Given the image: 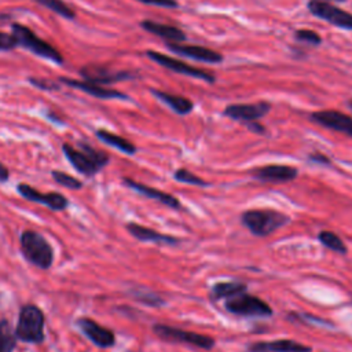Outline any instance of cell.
I'll return each instance as SVG.
<instances>
[{"label":"cell","instance_id":"cell-33","mask_svg":"<svg viewBox=\"0 0 352 352\" xmlns=\"http://www.w3.org/2000/svg\"><path fill=\"white\" fill-rule=\"evenodd\" d=\"M29 82L33 84V85H36V87L40 88V89H56V88H58L56 84H54V82L50 81V80H44V78H30Z\"/></svg>","mask_w":352,"mask_h":352},{"label":"cell","instance_id":"cell-20","mask_svg":"<svg viewBox=\"0 0 352 352\" xmlns=\"http://www.w3.org/2000/svg\"><path fill=\"white\" fill-rule=\"evenodd\" d=\"M124 183H125V186H128L129 188L135 190L136 192H139V194H142V195H144L147 198L155 199V201H158V202H161V204H164V205H166V206H169L172 209H180V206H182L180 201L176 197H173V195H170L168 192H164V191L157 190L154 187L138 183V182H135L132 179H128V177H124Z\"/></svg>","mask_w":352,"mask_h":352},{"label":"cell","instance_id":"cell-27","mask_svg":"<svg viewBox=\"0 0 352 352\" xmlns=\"http://www.w3.org/2000/svg\"><path fill=\"white\" fill-rule=\"evenodd\" d=\"M36 1L43 4L44 7L51 10L52 12L66 18V19H74L76 18L74 11L69 6H66L62 0H36Z\"/></svg>","mask_w":352,"mask_h":352},{"label":"cell","instance_id":"cell-26","mask_svg":"<svg viewBox=\"0 0 352 352\" xmlns=\"http://www.w3.org/2000/svg\"><path fill=\"white\" fill-rule=\"evenodd\" d=\"M16 344V334L8 320H0V352H12Z\"/></svg>","mask_w":352,"mask_h":352},{"label":"cell","instance_id":"cell-12","mask_svg":"<svg viewBox=\"0 0 352 352\" xmlns=\"http://www.w3.org/2000/svg\"><path fill=\"white\" fill-rule=\"evenodd\" d=\"M297 175H298L297 168L289 166V165H279V164L265 165L252 170V176L256 180H260L264 183H287L294 180Z\"/></svg>","mask_w":352,"mask_h":352},{"label":"cell","instance_id":"cell-29","mask_svg":"<svg viewBox=\"0 0 352 352\" xmlns=\"http://www.w3.org/2000/svg\"><path fill=\"white\" fill-rule=\"evenodd\" d=\"M51 175H52L54 180H55L58 184H60V186H63V187H66V188L78 190V188L82 187V184H81V182H80L78 179H76V177H73V176L65 173V172L52 170Z\"/></svg>","mask_w":352,"mask_h":352},{"label":"cell","instance_id":"cell-36","mask_svg":"<svg viewBox=\"0 0 352 352\" xmlns=\"http://www.w3.org/2000/svg\"><path fill=\"white\" fill-rule=\"evenodd\" d=\"M8 179V170L7 168L0 162V182H6Z\"/></svg>","mask_w":352,"mask_h":352},{"label":"cell","instance_id":"cell-16","mask_svg":"<svg viewBox=\"0 0 352 352\" xmlns=\"http://www.w3.org/2000/svg\"><path fill=\"white\" fill-rule=\"evenodd\" d=\"M248 352H312V348L294 340L280 338L272 341L252 342L248 346Z\"/></svg>","mask_w":352,"mask_h":352},{"label":"cell","instance_id":"cell-25","mask_svg":"<svg viewBox=\"0 0 352 352\" xmlns=\"http://www.w3.org/2000/svg\"><path fill=\"white\" fill-rule=\"evenodd\" d=\"M318 239L323 246H326L327 249H330L333 252H337V253H341V254H345L348 252L346 245L344 243V241L333 231H327V230L320 231L318 234Z\"/></svg>","mask_w":352,"mask_h":352},{"label":"cell","instance_id":"cell-9","mask_svg":"<svg viewBox=\"0 0 352 352\" xmlns=\"http://www.w3.org/2000/svg\"><path fill=\"white\" fill-rule=\"evenodd\" d=\"M146 55L157 62L158 65H161L162 67L165 69H169L175 73H180V74H186V76H190L192 78H199V80H204L206 82H214V76L202 70V69H198V67H192L190 65H187L186 62H182L179 59H175L172 56H168L165 54H161V52H157V51H147Z\"/></svg>","mask_w":352,"mask_h":352},{"label":"cell","instance_id":"cell-34","mask_svg":"<svg viewBox=\"0 0 352 352\" xmlns=\"http://www.w3.org/2000/svg\"><path fill=\"white\" fill-rule=\"evenodd\" d=\"M308 158L312 161V162H316V164H320V165H330L331 161L327 155L322 154V153H312L308 155Z\"/></svg>","mask_w":352,"mask_h":352},{"label":"cell","instance_id":"cell-32","mask_svg":"<svg viewBox=\"0 0 352 352\" xmlns=\"http://www.w3.org/2000/svg\"><path fill=\"white\" fill-rule=\"evenodd\" d=\"M143 4L148 6H157V7H164V8H177L179 3L176 0H136Z\"/></svg>","mask_w":352,"mask_h":352},{"label":"cell","instance_id":"cell-35","mask_svg":"<svg viewBox=\"0 0 352 352\" xmlns=\"http://www.w3.org/2000/svg\"><path fill=\"white\" fill-rule=\"evenodd\" d=\"M245 125H246L248 129H250L254 133H264L265 132V128L261 124H258V121H248V122H245Z\"/></svg>","mask_w":352,"mask_h":352},{"label":"cell","instance_id":"cell-31","mask_svg":"<svg viewBox=\"0 0 352 352\" xmlns=\"http://www.w3.org/2000/svg\"><path fill=\"white\" fill-rule=\"evenodd\" d=\"M16 45H18V43L12 33L10 34V33L0 32V51H10V50L15 48Z\"/></svg>","mask_w":352,"mask_h":352},{"label":"cell","instance_id":"cell-11","mask_svg":"<svg viewBox=\"0 0 352 352\" xmlns=\"http://www.w3.org/2000/svg\"><path fill=\"white\" fill-rule=\"evenodd\" d=\"M166 48L176 55L191 58L198 62L220 63L223 60V55L220 52L206 47H201V45H187V44H179L173 41H166Z\"/></svg>","mask_w":352,"mask_h":352},{"label":"cell","instance_id":"cell-13","mask_svg":"<svg viewBox=\"0 0 352 352\" xmlns=\"http://www.w3.org/2000/svg\"><path fill=\"white\" fill-rule=\"evenodd\" d=\"M271 106L267 102H258V103H235L230 104L224 109V116L241 121V122H248V121H256L261 117H264L270 111Z\"/></svg>","mask_w":352,"mask_h":352},{"label":"cell","instance_id":"cell-28","mask_svg":"<svg viewBox=\"0 0 352 352\" xmlns=\"http://www.w3.org/2000/svg\"><path fill=\"white\" fill-rule=\"evenodd\" d=\"M173 177L180 182V183H186V184H192V186H198V187H208L210 186L208 182H205L204 179L198 177L197 175L191 173L190 170L184 169V168H179L175 173Z\"/></svg>","mask_w":352,"mask_h":352},{"label":"cell","instance_id":"cell-8","mask_svg":"<svg viewBox=\"0 0 352 352\" xmlns=\"http://www.w3.org/2000/svg\"><path fill=\"white\" fill-rule=\"evenodd\" d=\"M309 12L316 18L327 21L329 23L340 28L352 30V14L330 4L326 0H309L307 4Z\"/></svg>","mask_w":352,"mask_h":352},{"label":"cell","instance_id":"cell-4","mask_svg":"<svg viewBox=\"0 0 352 352\" xmlns=\"http://www.w3.org/2000/svg\"><path fill=\"white\" fill-rule=\"evenodd\" d=\"M21 252L28 261L41 270L52 265L54 252L47 239L36 231H25L21 235Z\"/></svg>","mask_w":352,"mask_h":352},{"label":"cell","instance_id":"cell-1","mask_svg":"<svg viewBox=\"0 0 352 352\" xmlns=\"http://www.w3.org/2000/svg\"><path fill=\"white\" fill-rule=\"evenodd\" d=\"M242 224L256 236H267L290 221V217L274 209H250L241 216Z\"/></svg>","mask_w":352,"mask_h":352},{"label":"cell","instance_id":"cell-38","mask_svg":"<svg viewBox=\"0 0 352 352\" xmlns=\"http://www.w3.org/2000/svg\"><path fill=\"white\" fill-rule=\"evenodd\" d=\"M336 1H344V0H336Z\"/></svg>","mask_w":352,"mask_h":352},{"label":"cell","instance_id":"cell-37","mask_svg":"<svg viewBox=\"0 0 352 352\" xmlns=\"http://www.w3.org/2000/svg\"><path fill=\"white\" fill-rule=\"evenodd\" d=\"M348 104H349V107H351V109H352V100H351V102H349V103H348Z\"/></svg>","mask_w":352,"mask_h":352},{"label":"cell","instance_id":"cell-10","mask_svg":"<svg viewBox=\"0 0 352 352\" xmlns=\"http://www.w3.org/2000/svg\"><path fill=\"white\" fill-rule=\"evenodd\" d=\"M312 122H316L324 128L341 132L352 138V117L340 113L337 110H320L309 116Z\"/></svg>","mask_w":352,"mask_h":352},{"label":"cell","instance_id":"cell-23","mask_svg":"<svg viewBox=\"0 0 352 352\" xmlns=\"http://www.w3.org/2000/svg\"><path fill=\"white\" fill-rule=\"evenodd\" d=\"M248 286L242 282L232 280V282H217L212 286L210 289V300L212 301H219V300H227L231 298L242 292H246Z\"/></svg>","mask_w":352,"mask_h":352},{"label":"cell","instance_id":"cell-6","mask_svg":"<svg viewBox=\"0 0 352 352\" xmlns=\"http://www.w3.org/2000/svg\"><path fill=\"white\" fill-rule=\"evenodd\" d=\"M153 331L158 338L169 342L188 344L191 346L205 349V351H210L214 346V340L206 334H199L195 331H188V330H183V329L162 324V323L154 324Z\"/></svg>","mask_w":352,"mask_h":352},{"label":"cell","instance_id":"cell-3","mask_svg":"<svg viewBox=\"0 0 352 352\" xmlns=\"http://www.w3.org/2000/svg\"><path fill=\"white\" fill-rule=\"evenodd\" d=\"M15 334L16 338L29 344L44 341V315L38 307L26 304L21 308Z\"/></svg>","mask_w":352,"mask_h":352},{"label":"cell","instance_id":"cell-2","mask_svg":"<svg viewBox=\"0 0 352 352\" xmlns=\"http://www.w3.org/2000/svg\"><path fill=\"white\" fill-rule=\"evenodd\" d=\"M80 147L81 150H77L67 143L62 146L63 154L73 165V168L80 173L91 176L99 172L104 165H107L109 157L103 151H98L85 143H80Z\"/></svg>","mask_w":352,"mask_h":352},{"label":"cell","instance_id":"cell-19","mask_svg":"<svg viewBox=\"0 0 352 352\" xmlns=\"http://www.w3.org/2000/svg\"><path fill=\"white\" fill-rule=\"evenodd\" d=\"M126 230L132 236H135L136 239H139L142 242H151V243H160V245H172V246L180 243V239L173 236V235L161 234V232H158L153 228H147V227H143V226L136 224V223H128Z\"/></svg>","mask_w":352,"mask_h":352},{"label":"cell","instance_id":"cell-7","mask_svg":"<svg viewBox=\"0 0 352 352\" xmlns=\"http://www.w3.org/2000/svg\"><path fill=\"white\" fill-rule=\"evenodd\" d=\"M224 301V308L238 316L268 318L272 315V308L264 300L249 294L248 292H242Z\"/></svg>","mask_w":352,"mask_h":352},{"label":"cell","instance_id":"cell-5","mask_svg":"<svg viewBox=\"0 0 352 352\" xmlns=\"http://www.w3.org/2000/svg\"><path fill=\"white\" fill-rule=\"evenodd\" d=\"M11 29H12L14 37L16 38L18 45L29 50L30 52L36 54L37 56H41L47 60L54 62L55 65L63 63V56L60 55V52L56 48H54L51 44H48L47 41L40 38L29 28L21 25V23H12Z\"/></svg>","mask_w":352,"mask_h":352},{"label":"cell","instance_id":"cell-24","mask_svg":"<svg viewBox=\"0 0 352 352\" xmlns=\"http://www.w3.org/2000/svg\"><path fill=\"white\" fill-rule=\"evenodd\" d=\"M96 136L99 140H102L103 143L128 154V155H132L136 153V146L133 143H131L129 140H126L125 138H121L113 132H109V131H104V129H99L96 131Z\"/></svg>","mask_w":352,"mask_h":352},{"label":"cell","instance_id":"cell-30","mask_svg":"<svg viewBox=\"0 0 352 352\" xmlns=\"http://www.w3.org/2000/svg\"><path fill=\"white\" fill-rule=\"evenodd\" d=\"M294 38L300 43H307V44H311V45H319L322 43V37L311 30V29H300L294 33Z\"/></svg>","mask_w":352,"mask_h":352},{"label":"cell","instance_id":"cell-14","mask_svg":"<svg viewBox=\"0 0 352 352\" xmlns=\"http://www.w3.org/2000/svg\"><path fill=\"white\" fill-rule=\"evenodd\" d=\"M16 190L28 201L45 205L47 208H50L52 210H63L67 206L66 197H63L62 194H58V192L43 194V192L37 191L36 188H33V187H30L28 184H18Z\"/></svg>","mask_w":352,"mask_h":352},{"label":"cell","instance_id":"cell-22","mask_svg":"<svg viewBox=\"0 0 352 352\" xmlns=\"http://www.w3.org/2000/svg\"><path fill=\"white\" fill-rule=\"evenodd\" d=\"M151 92L154 96H157L161 102H164L166 106H169L175 113H177L180 116H186L192 111L194 103L184 96L168 94V92L158 91V89H151Z\"/></svg>","mask_w":352,"mask_h":352},{"label":"cell","instance_id":"cell-17","mask_svg":"<svg viewBox=\"0 0 352 352\" xmlns=\"http://www.w3.org/2000/svg\"><path fill=\"white\" fill-rule=\"evenodd\" d=\"M80 74L84 77L85 81L99 84V85L133 78V76L128 72H116L114 73L103 66H94V65H89V66L87 65L85 67H82L80 70Z\"/></svg>","mask_w":352,"mask_h":352},{"label":"cell","instance_id":"cell-15","mask_svg":"<svg viewBox=\"0 0 352 352\" xmlns=\"http://www.w3.org/2000/svg\"><path fill=\"white\" fill-rule=\"evenodd\" d=\"M77 326L82 331V334L91 340L99 348H109L114 344L116 338L111 330L98 324L95 320L88 318H81L77 320Z\"/></svg>","mask_w":352,"mask_h":352},{"label":"cell","instance_id":"cell-21","mask_svg":"<svg viewBox=\"0 0 352 352\" xmlns=\"http://www.w3.org/2000/svg\"><path fill=\"white\" fill-rule=\"evenodd\" d=\"M140 26L147 30L148 33H153L155 36H160L161 38H164L165 41H173V43H180L183 40H186V34L182 29L172 26V25H164L160 22H154V21H142Z\"/></svg>","mask_w":352,"mask_h":352},{"label":"cell","instance_id":"cell-18","mask_svg":"<svg viewBox=\"0 0 352 352\" xmlns=\"http://www.w3.org/2000/svg\"><path fill=\"white\" fill-rule=\"evenodd\" d=\"M63 84L70 85L76 89H80L91 96L99 98V99H128V96L117 89H111V88H103L99 84H94V82H88V81H81V80H74V78H66L62 77L59 78Z\"/></svg>","mask_w":352,"mask_h":352}]
</instances>
